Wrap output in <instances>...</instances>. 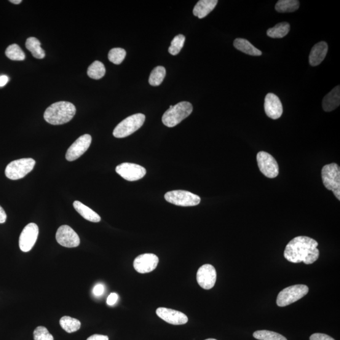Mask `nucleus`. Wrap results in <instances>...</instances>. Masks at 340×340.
I'll list each match as a JSON object with an SVG mask.
<instances>
[{
    "mask_svg": "<svg viewBox=\"0 0 340 340\" xmlns=\"http://www.w3.org/2000/svg\"><path fill=\"white\" fill-rule=\"evenodd\" d=\"M318 246V243L312 238L296 237L286 246L283 255L285 259L292 263L304 262L306 265L312 264L319 258Z\"/></svg>",
    "mask_w": 340,
    "mask_h": 340,
    "instance_id": "nucleus-1",
    "label": "nucleus"
},
{
    "mask_svg": "<svg viewBox=\"0 0 340 340\" xmlns=\"http://www.w3.org/2000/svg\"><path fill=\"white\" fill-rule=\"evenodd\" d=\"M76 107L68 101H59L45 110V121L52 125H62L70 121L76 114Z\"/></svg>",
    "mask_w": 340,
    "mask_h": 340,
    "instance_id": "nucleus-2",
    "label": "nucleus"
},
{
    "mask_svg": "<svg viewBox=\"0 0 340 340\" xmlns=\"http://www.w3.org/2000/svg\"><path fill=\"white\" fill-rule=\"evenodd\" d=\"M192 111L193 106L191 103L181 101L165 112L162 117L163 124L168 127H175L188 117Z\"/></svg>",
    "mask_w": 340,
    "mask_h": 340,
    "instance_id": "nucleus-3",
    "label": "nucleus"
},
{
    "mask_svg": "<svg viewBox=\"0 0 340 340\" xmlns=\"http://www.w3.org/2000/svg\"><path fill=\"white\" fill-rule=\"evenodd\" d=\"M321 177L326 189L333 192L338 200H340V169L336 163L324 166L321 170Z\"/></svg>",
    "mask_w": 340,
    "mask_h": 340,
    "instance_id": "nucleus-4",
    "label": "nucleus"
},
{
    "mask_svg": "<svg viewBox=\"0 0 340 340\" xmlns=\"http://www.w3.org/2000/svg\"><path fill=\"white\" fill-rule=\"evenodd\" d=\"M146 116L143 114H134L123 120L114 130L113 135L117 138H124L132 135L140 128L145 122Z\"/></svg>",
    "mask_w": 340,
    "mask_h": 340,
    "instance_id": "nucleus-5",
    "label": "nucleus"
},
{
    "mask_svg": "<svg viewBox=\"0 0 340 340\" xmlns=\"http://www.w3.org/2000/svg\"><path fill=\"white\" fill-rule=\"evenodd\" d=\"M36 161L32 159H22L13 161L7 165L5 175L10 180L22 178L33 170Z\"/></svg>",
    "mask_w": 340,
    "mask_h": 340,
    "instance_id": "nucleus-6",
    "label": "nucleus"
},
{
    "mask_svg": "<svg viewBox=\"0 0 340 340\" xmlns=\"http://www.w3.org/2000/svg\"><path fill=\"white\" fill-rule=\"evenodd\" d=\"M308 292V287L305 285H295L283 289L277 296V306L279 307L289 306L303 298Z\"/></svg>",
    "mask_w": 340,
    "mask_h": 340,
    "instance_id": "nucleus-7",
    "label": "nucleus"
},
{
    "mask_svg": "<svg viewBox=\"0 0 340 340\" xmlns=\"http://www.w3.org/2000/svg\"><path fill=\"white\" fill-rule=\"evenodd\" d=\"M165 199L167 202L178 206L191 207L199 205L201 199L197 195L186 191H173L168 192L165 195Z\"/></svg>",
    "mask_w": 340,
    "mask_h": 340,
    "instance_id": "nucleus-8",
    "label": "nucleus"
},
{
    "mask_svg": "<svg viewBox=\"0 0 340 340\" xmlns=\"http://www.w3.org/2000/svg\"><path fill=\"white\" fill-rule=\"evenodd\" d=\"M257 163L259 170L267 178L277 177L279 173V168L276 160L267 152L260 151L257 154Z\"/></svg>",
    "mask_w": 340,
    "mask_h": 340,
    "instance_id": "nucleus-9",
    "label": "nucleus"
},
{
    "mask_svg": "<svg viewBox=\"0 0 340 340\" xmlns=\"http://www.w3.org/2000/svg\"><path fill=\"white\" fill-rule=\"evenodd\" d=\"M116 171L123 178L130 181L140 180L146 174L145 168L140 165L130 163H124L118 165Z\"/></svg>",
    "mask_w": 340,
    "mask_h": 340,
    "instance_id": "nucleus-10",
    "label": "nucleus"
},
{
    "mask_svg": "<svg viewBox=\"0 0 340 340\" xmlns=\"http://www.w3.org/2000/svg\"><path fill=\"white\" fill-rule=\"evenodd\" d=\"M56 241L61 246L66 248H76L80 244L79 235L67 225L59 227L56 234Z\"/></svg>",
    "mask_w": 340,
    "mask_h": 340,
    "instance_id": "nucleus-11",
    "label": "nucleus"
},
{
    "mask_svg": "<svg viewBox=\"0 0 340 340\" xmlns=\"http://www.w3.org/2000/svg\"><path fill=\"white\" fill-rule=\"evenodd\" d=\"M39 235V227L36 224L30 223L24 227L20 236L19 246L23 252H28L34 247Z\"/></svg>",
    "mask_w": 340,
    "mask_h": 340,
    "instance_id": "nucleus-12",
    "label": "nucleus"
},
{
    "mask_svg": "<svg viewBox=\"0 0 340 340\" xmlns=\"http://www.w3.org/2000/svg\"><path fill=\"white\" fill-rule=\"evenodd\" d=\"M92 139V136L90 135L80 136L68 148L66 154V159L69 162H73L79 159L89 148Z\"/></svg>",
    "mask_w": 340,
    "mask_h": 340,
    "instance_id": "nucleus-13",
    "label": "nucleus"
},
{
    "mask_svg": "<svg viewBox=\"0 0 340 340\" xmlns=\"http://www.w3.org/2000/svg\"><path fill=\"white\" fill-rule=\"evenodd\" d=\"M217 279L215 268L210 264L203 265L197 273V281L199 285L205 290L214 287Z\"/></svg>",
    "mask_w": 340,
    "mask_h": 340,
    "instance_id": "nucleus-14",
    "label": "nucleus"
},
{
    "mask_svg": "<svg viewBox=\"0 0 340 340\" xmlns=\"http://www.w3.org/2000/svg\"><path fill=\"white\" fill-rule=\"evenodd\" d=\"M159 258L154 254L145 253L139 255L134 261V268L140 274H147L156 269Z\"/></svg>",
    "mask_w": 340,
    "mask_h": 340,
    "instance_id": "nucleus-15",
    "label": "nucleus"
},
{
    "mask_svg": "<svg viewBox=\"0 0 340 340\" xmlns=\"http://www.w3.org/2000/svg\"><path fill=\"white\" fill-rule=\"evenodd\" d=\"M265 111L270 119H278L283 114L282 103L279 98L274 93H268L265 99Z\"/></svg>",
    "mask_w": 340,
    "mask_h": 340,
    "instance_id": "nucleus-16",
    "label": "nucleus"
},
{
    "mask_svg": "<svg viewBox=\"0 0 340 340\" xmlns=\"http://www.w3.org/2000/svg\"><path fill=\"white\" fill-rule=\"evenodd\" d=\"M156 315L165 322L173 325H185L189 320L188 318L183 312L166 307L158 308Z\"/></svg>",
    "mask_w": 340,
    "mask_h": 340,
    "instance_id": "nucleus-17",
    "label": "nucleus"
},
{
    "mask_svg": "<svg viewBox=\"0 0 340 340\" xmlns=\"http://www.w3.org/2000/svg\"><path fill=\"white\" fill-rule=\"evenodd\" d=\"M328 50V44L325 42H320L315 44L309 55V61L310 65L317 66L322 63L327 55Z\"/></svg>",
    "mask_w": 340,
    "mask_h": 340,
    "instance_id": "nucleus-18",
    "label": "nucleus"
},
{
    "mask_svg": "<svg viewBox=\"0 0 340 340\" xmlns=\"http://www.w3.org/2000/svg\"><path fill=\"white\" fill-rule=\"evenodd\" d=\"M340 104V87L337 86L325 96L323 100V109L325 112H331Z\"/></svg>",
    "mask_w": 340,
    "mask_h": 340,
    "instance_id": "nucleus-19",
    "label": "nucleus"
},
{
    "mask_svg": "<svg viewBox=\"0 0 340 340\" xmlns=\"http://www.w3.org/2000/svg\"><path fill=\"white\" fill-rule=\"evenodd\" d=\"M218 0H200L195 5L193 13L199 18H203L215 9Z\"/></svg>",
    "mask_w": 340,
    "mask_h": 340,
    "instance_id": "nucleus-20",
    "label": "nucleus"
},
{
    "mask_svg": "<svg viewBox=\"0 0 340 340\" xmlns=\"http://www.w3.org/2000/svg\"><path fill=\"white\" fill-rule=\"evenodd\" d=\"M73 206L75 210L81 215L86 220L93 222V223H98L101 221L100 216L98 214L91 210L80 201H74Z\"/></svg>",
    "mask_w": 340,
    "mask_h": 340,
    "instance_id": "nucleus-21",
    "label": "nucleus"
},
{
    "mask_svg": "<svg viewBox=\"0 0 340 340\" xmlns=\"http://www.w3.org/2000/svg\"><path fill=\"white\" fill-rule=\"evenodd\" d=\"M234 46L236 49L240 50L246 55L258 56L262 55L261 51L257 49L251 43L247 40L242 38H238L234 40Z\"/></svg>",
    "mask_w": 340,
    "mask_h": 340,
    "instance_id": "nucleus-22",
    "label": "nucleus"
},
{
    "mask_svg": "<svg viewBox=\"0 0 340 340\" xmlns=\"http://www.w3.org/2000/svg\"><path fill=\"white\" fill-rule=\"evenodd\" d=\"M25 46L35 58L41 60L45 58V54L41 47V43L36 37H29L27 39Z\"/></svg>",
    "mask_w": 340,
    "mask_h": 340,
    "instance_id": "nucleus-23",
    "label": "nucleus"
},
{
    "mask_svg": "<svg viewBox=\"0 0 340 340\" xmlns=\"http://www.w3.org/2000/svg\"><path fill=\"white\" fill-rule=\"evenodd\" d=\"M290 25L287 22H281L267 31V36L274 39L283 38L290 31Z\"/></svg>",
    "mask_w": 340,
    "mask_h": 340,
    "instance_id": "nucleus-24",
    "label": "nucleus"
},
{
    "mask_svg": "<svg viewBox=\"0 0 340 340\" xmlns=\"http://www.w3.org/2000/svg\"><path fill=\"white\" fill-rule=\"evenodd\" d=\"M60 323L61 328L68 333L79 330L81 327V323L79 320L66 316L61 318Z\"/></svg>",
    "mask_w": 340,
    "mask_h": 340,
    "instance_id": "nucleus-25",
    "label": "nucleus"
},
{
    "mask_svg": "<svg viewBox=\"0 0 340 340\" xmlns=\"http://www.w3.org/2000/svg\"><path fill=\"white\" fill-rule=\"evenodd\" d=\"M299 8V2L297 0H280L275 5V10L279 13L294 12Z\"/></svg>",
    "mask_w": 340,
    "mask_h": 340,
    "instance_id": "nucleus-26",
    "label": "nucleus"
},
{
    "mask_svg": "<svg viewBox=\"0 0 340 340\" xmlns=\"http://www.w3.org/2000/svg\"><path fill=\"white\" fill-rule=\"evenodd\" d=\"M106 72L103 64L100 61H96L88 67L87 74L91 79L99 80L105 76Z\"/></svg>",
    "mask_w": 340,
    "mask_h": 340,
    "instance_id": "nucleus-27",
    "label": "nucleus"
},
{
    "mask_svg": "<svg viewBox=\"0 0 340 340\" xmlns=\"http://www.w3.org/2000/svg\"><path fill=\"white\" fill-rule=\"evenodd\" d=\"M166 76V69L163 66H157L150 74L149 83L153 87H157L162 84Z\"/></svg>",
    "mask_w": 340,
    "mask_h": 340,
    "instance_id": "nucleus-28",
    "label": "nucleus"
},
{
    "mask_svg": "<svg viewBox=\"0 0 340 340\" xmlns=\"http://www.w3.org/2000/svg\"><path fill=\"white\" fill-rule=\"evenodd\" d=\"M5 55L8 58L13 61H23L25 58V53L21 50L19 45L16 44L9 45L7 48Z\"/></svg>",
    "mask_w": 340,
    "mask_h": 340,
    "instance_id": "nucleus-29",
    "label": "nucleus"
},
{
    "mask_svg": "<svg viewBox=\"0 0 340 340\" xmlns=\"http://www.w3.org/2000/svg\"><path fill=\"white\" fill-rule=\"evenodd\" d=\"M253 337L258 340H287L282 334L268 330L256 331L253 333Z\"/></svg>",
    "mask_w": 340,
    "mask_h": 340,
    "instance_id": "nucleus-30",
    "label": "nucleus"
},
{
    "mask_svg": "<svg viewBox=\"0 0 340 340\" xmlns=\"http://www.w3.org/2000/svg\"><path fill=\"white\" fill-rule=\"evenodd\" d=\"M185 41H186V37L182 34L178 35V36L174 37L173 41H171L168 51H169L171 55H177L180 52L182 48H183Z\"/></svg>",
    "mask_w": 340,
    "mask_h": 340,
    "instance_id": "nucleus-31",
    "label": "nucleus"
},
{
    "mask_svg": "<svg viewBox=\"0 0 340 340\" xmlns=\"http://www.w3.org/2000/svg\"><path fill=\"white\" fill-rule=\"evenodd\" d=\"M126 51L122 48H114L110 50L108 58L111 62L115 64H120L124 60Z\"/></svg>",
    "mask_w": 340,
    "mask_h": 340,
    "instance_id": "nucleus-32",
    "label": "nucleus"
},
{
    "mask_svg": "<svg viewBox=\"0 0 340 340\" xmlns=\"http://www.w3.org/2000/svg\"><path fill=\"white\" fill-rule=\"evenodd\" d=\"M34 340H54V337L44 326H38L34 331Z\"/></svg>",
    "mask_w": 340,
    "mask_h": 340,
    "instance_id": "nucleus-33",
    "label": "nucleus"
},
{
    "mask_svg": "<svg viewBox=\"0 0 340 340\" xmlns=\"http://www.w3.org/2000/svg\"><path fill=\"white\" fill-rule=\"evenodd\" d=\"M310 340H335L327 334L323 333H315L310 337Z\"/></svg>",
    "mask_w": 340,
    "mask_h": 340,
    "instance_id": "nucleus-34",
    "label": "nucleus"
},
{
    "mask_svg": "<svg viewBox=\"0 0 340 340\" xmlns=\"http://www.w3.org/2000/svg\"><path fill=\"white\" fill-rule=\"evenodd\" d=\"M118 299H119V296L116 293H111L107 298V303L109 306H114V304H116Z\"/></svg>",
    "mask_w": 340,
    "mask_h": 340,
    "instance_id": "nucleus-35",
    "label": "nucleus"
},
{
    "mask_svg": "<svg viewBox=\"0 0 340 340\" xmlns=\"http://www.w3.org/2000/svg\"><path fill=\"white\" fill-rule=\"evenodd\" d=\"M104 291H105V287H104L103 285L99 283V284L95 286L93 290V293L95 296H101L104 293Z\"/></svg>",
    "mask_w": 340,
    "mask_h": 340,
    "instance_id": "nucleus-36",
    "label": "nucleus"
},
{
    "mask_svg": "<svg viewBox=\"0 0 340 340\" xmlns=\"http://www.w3.org/2000/svg\"><path fill=\"white\" fill-rule=\"evenodd\" d=\"M109 337L106 335H101V334H93V335L91 336L89 338H88L87 340H109Z\"/></svg>",
    "mask_w": 340,
    "mask_h": 340,
    "instance_id": "nucleus-37",
    "label": "nucleus"
},
{
    "mask_svg": "<svg viewBox=\"0 0 340 340\" xmlns=\"http://www.w3.org/2000/svg\"><path fill=\"white\" fill-rule=\"evenodd\" d=\"M7 216L6 213L1 206H0V224L5 223L6 221Z\"/></svg>",
    "mask_w": 340,
    "mask_h": 340,
    "instance_id": "nucleus-38",
    "label": "nucleus"
},
{
    "mask_svg": "<svg viewBox=\"0 0 340 340\" xmlns=\"http://www.w3.org/2000/svg\"><path fill=\"white\" fill-rule=\"evenodd\" d=\"M9 77L6 76V75L0 76V87H3L5 85H6L7 83L9 82Z\"/></svg>",
    "mask_w": 340,
    "mask_h": 340,
    "instance_id": "nucleus-39",
    "label": "nucleus"
},
{
    "mask_svg": "<svg viewBox=\"0 0 340 340\" xmlns=\"http://www.w3.org/2000/svg\"><path fill=\"white\" fill-rule=\"evenodd\" d=\"M10 2L12 3L13 4H20L21 3V0H10Z\"/></svg>",
    "mask_w": 340,
    "mask_h": 340,
    "instance_id": "nucleus-40",
    "label": "nucleus"
},
{
    "mask_svg": "<svg viewBox=\"0 0 340 340\" xmlns=\"http://www.w3.org/2000/svg\"><path fill=\"white\" fill-rule=\"evenodd\" d=\"M205 340H217V339H213V338H210V339H205Z\"/></svg>",
    "mask_w": 340,
    "mask_h": 340,
    "instance_id": "nucleus-41",
    "label": "nucleus"
}]
</instances>
